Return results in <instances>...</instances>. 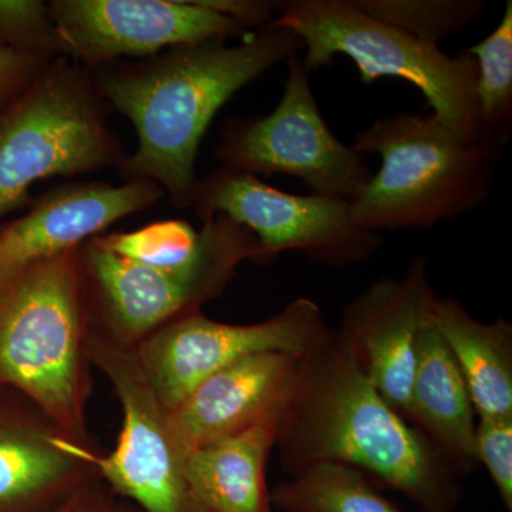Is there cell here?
<instances>
[{
  "label": "cell",
  "instance_id": "obj_1",
  "mask_svg": "<svg viewBox=\"0 0 512 512\" xmlns=\"http://www.w3.org/2000/svg\"><path fill=\"white\" fill-rule=\"evenodd\" d=\"M275 447L291 476L338 463L370 474L424 512H454L460 500L457 471L384 402L338 330L302 356Z\"/></svg>",
  "mask_w": 512,
  "mask_h": 512
},
{
  "label": "cell",
  "instance_id": "obj_2",
  "mask_svg": "<svg viewBox=\"0 0 512 512\" xmlns=\"http://www.w3.org/2000/svg\"><path fill=\"white\" fill-rule=\"evenodd\" d=\"M303 50L288 29H262L239 45L208 40L164 50L138 64L99 66L93 76L106 103L136 128L127 181L156 183L177 207H190L200 180L198 150L211 121L228 100L278 63Z\"/></svg>",
  "mask_w": 512,
  "mask_h": 512
},
{
  "label": "cell",
  "instance_id": "obj_3",
  "mask_svg": "<svg viewBox=\"0 0 512 512\" xmlns=\"http://www.w3.org/2000/svg\"><path fill=\"white\" fill-rule=\"evenodd\" d=\"M80 248L0 278V386L28 397L77 443L99 450L87 430L92 312Z\"/></svg>",
  "mask_w": 512,
  "mask_h": 512
},
{
  "label": "cell",
  "instance_id": "obj_4",
  "mask_svg": "<svg viewBox=\"0 0 512 512\" xmlns=\"http://www.w3.org/2000/svg\"><path fill=\"white\" fill-rule=\"evenodd\" d=\"M353 148L382 158L350 200L353 221L376 232L429 229L476 211L501 158V147L464 140L433 113L383 117L356 134Z\"/></svg>",
  "mask_w": 512,
  "mask_h": 512
},
{
  "label": "cell",
  "instance_id": "obj_5",
  "mask_svg": "<svg viewBox=\"0 0 512 512\" xmlns=\"http://www.w3.org/2000/svg\"><path fill=\"white\" fill-rule=\"evenodd\" d=\"M264 29H288L303 42L306 72H318L346 56L360 82L406 80L423 93L434 116L464 140L480 138L477 62L470 53L448 56L439 46L370 18L352 0H286Z\"/></svg>",
  "mask_w": 512,
  "mask_h": 512
},
{
  "label": "cell",
  "instance_id": "obj_6",
  "mask_svg": "<svg viewBox=\"0 0 512 512\" xmlns=\"http://www.w3.org/2000/svg\"><path fill=\"white\" fill-rule=\"evenodd\" d=\"M93 76L69 57L50 60L0 114V220L37 181L76 177L124 161Z\"/></svg>",
  "mask_w": 512,
  "mask_h": 512
},
{
  "label": "cell",
  "instance_id": "obj_7",
  "mask_svg": "<svg viewBox=\"0 0 512 512\" xmlns=\"http://www.w3.org/2000/svg\"><path fill=\"white\" fill-rule=\"evenodd\" d=\"M197 258L167 271L121 258L96 238L80 248L92 325L136 346L171 320L218 298L245 261L259 264L258 241L247 228L214 215L204 220Z\"/></svg>",
  "mask_w": 512,
  "mask_h": 512
},
{
  "label": "cell",
  "instance_id": "obj_8",
  "mask_svg": "<svg viewBox=\"0 0 512 512\" xmlns=\"http://www.w3.org/2000/svg\"><path fill=\"white\" fill-rule=\"evenodd\" d=\"M89 357L109 377L123 410L117 446L109 454L80 448L97 476L143 512H205L184 477V454L175 443L168 410L148 383L134 346L110 338L90 322Z\"/></svg>",
  "mask_w": 512,
  "mask_h": 512
},
{
  "label": "cell",
  "instance_id": "obj_9",
  "mask_svg": "<svg viewBox=\"0 0 512 512\" xmlns=\"http://www.w3.org/2000/svg\"><path fill=\"white\" fill-rule=\"evenodd\" d=\"M192 205L202 221L221 214L247 228L258 241L261 265L298 251L318 264L346 268L383 247L380 232L353 221L350 201L288 194L227 167L200 180Z\"/></svg>",
  "mask_w": 512,
  "mask_h": 512
},
{
  "label": "cell",
  "instance_id": "obj_10",
  "mask_svg": "<svg viewBox=\"0 0 512 512\" xmlns=\"http://www.w3.org/2000/svg\"><path fill=\"white\" fill-rule=\"evenodd\" d=\"M284 96L265 117L229 119L221 128L222 167L255 175L298 178L312 194L353 200L370 174L362 154L339 140L323 120L302 56L286 60Z\"/></svg>",
  "mask_w": 512,
  "mask_h": 512
},
{
  "label": "cell",
  "instance_id": "obj_11",
  "mask_svg": "<svg viewBox=\"0 0 512 512\" xmlns=\"http://www.w3.org/2000/svg\"><path fill=\"white\" fill-rule=\"evenodd\" d=\"M330 333L318 303L299 298L252 325L215 322L201 311L187 313L134 348L148 383L170 412L205 379L245 357L266 352L303 356Z\"/></svg>",
  "mask_w": 512,
  "mask_h": 512
},
{
  "label": "cell",
  "instance_id": "obj_12",
  "mask_svg": "<svg viewBox=\"0 0 512 512\" xmlns=\"http://www.w3.org/2000/svg\"><path fill=\"white\" fill-rule=\"evenodd\" d=\"M49 10L62 55L92 66L255 33L197 0H53Z\"/></svg>",
  "mask_w": 512,
  "mask_h": 512
},
{
  "label": "cell",
  "instance_id": "obj_13",
  "mask_svg": "<svg viewBox=\"0 0 512 512\" xmlns=\"http://www.w3.org/2000/svg\"><path fill=\"white\" fill-rule=\"evenodd\" d=\"M437 296L429 258L419 255L399 278H380L346 303L339 335L384 402L406 420L417 345Z\"/></svg>",
  "mask_w": 512,
  "mask_h": 512
},
{
  "label": "cell",
  "instance_id": "obj_14",
  "mask_svg": "<svg viewBox=\"0 0 512 512\" xmlns=\"http://www.w3.org/2000/svg\"><path fill=\"white\" fill-rule=\"evenodd\" d=\"M164 197L153 181L77 183L46 194L33 210L0 231V278L23 266L82 247L114 222Z\"/></svg>",
  "mask_w": 512,
  "mask_h": 512
},
{
  "label": "cell",
  "instance_id": "obj_15",
  "mask_svg": "<svg viewBox=\"0 0 512 512\" xmlns=\"http://www.w3.org/2000/svg\"><path fill=\"white\" fill-rule=\"evenodd\" d=\"M302 356L258 353L205 379L168 412L175 443L185 454L234 436L272 414L291 396Z\"/></svg>",
  "mask_w": 512,
  "mask_h": 512
},
{
  "label": "cell",
  "instance_id": "obj_16",
  "mask_svg": "<svg viewBox=\"0 0 512 512\" xmlns=\"http://www.w3.org/2000/svg\"><path fill=\"white\" fill-rule=\"evenodd\" d=\"M82 447L23 394L0 407V512L49 511L99 477Z\"/></svg>",
  "mask_w": 512,
  "mask_h": 512
},
{
  "label": "cell",
  "instance_id": "obj_17",
  "mask_svg": "<svg viewBox=\"0 0 512 512\" xmlns=\"http://www.w3.org/2000/svg\"><path fill=\"white\" fill-rule=\"evenodd\" d=\"M284 410L241 433L185 454V481L202 510L271 512L266 466L278 440Z\"/></svg>",
  "mask_w": 512,
  "mask_h": 512
},
{
  "label": "cell",
  "instance_id": "obj_18",
  "mask_svg": "<svg viewBox=\"0 0 512 512\" xmlns=\"http://www.w3.org/2000/svg\"><path fill=\"white\" fill-rule=\"evenodd\" d=\"M406 420L429 437L457 474L476 464V409L453 353L431 320L417 345Z\"/></svg>",
  "mask_w": 512,
  "mask_h": 512
},
{
  "label": "cell",
  "instance_id": "obj_19",
  "mask_svg": "<svg viewBox=\"0 0 512 512\" xmlns=\"http://www.w3.org/2000/svg\"><path fill=\"white\" fill-rule=\"evenodd\" d=\"M431 323L453 353L480 419H512V326L474 319L454 298H436Z\"/></svg>",
  "mask_w": 512,
  "mask_h": 512
},
{
  "label": "cell",
  "instance_id": "obj_20",
  "mask_svg": "<svg viewBox=\"0 0 512 512\" xmlns=\"http://www.w3.org/2000/svg\"><path fill=\"white\" fill-rule=\"evenodd\" d=\"M271 504L282 512H403L365 473L338 463L303 468L276 485Z\"/></svg>",
  "mask_w": 512,
  "mask_h": 512
},
{
  "label": "cell",
  "instance_id": "obj_21",
  "mask_svg": "<svg viewBox=\"0 0 512 512\" xmlns=\"http://www.w3.org/2000/svg\"><path fill=\"white\" fill-rule=\"evenodd\" d=\"M477 62V100L480 138L501 147L512 123V2L503 19L483 42L467 50Z\"/></svg>",
  "mask_w": 512,
  "mask_h": 512
},
{
  "label": "cell",
  "instance_id": "obj_22",
  "mask_svg": "<svg viewBox=\"0 0 512 512\" xmlns=\"http://www.w3.org/2000/svg\"><path fill=\"white\" fill-rule=\"evenodd\" d=\"M370 18L439 46L480 18L481 0H352Z\"/></svg>",
  "mask_w": 512,
  "mask_h": 512
},
{
  "label": "cell",
  "instance_id": "obj_23",
  "mask_svg": "<svg viewBox=\"0 0 512 512\" xmlns=\"http://www.w3.org/2000/svg\"><path fill=\"white\" fill-rule=\"evenodd\" d=\"M96 241L121 258L167 271L192 264L201 248L200 231L180 220L158 221L137 231L100 235Z\"/></svg>",
  "mask_w": 512,
  "mask_h": 512
},
{
  "label": "cell",
  "instance_id": "obj_24",
  "mask_svg": "<svg viewBox=\"0 0 512 512\" xmlns=\"http://www.w3.org/2000/svg\"><path fill=\"white\" fill-rule=\"evenodd\" d=\"M0 39L12 49L46 59L63 57L49 5L36 0H0Z\"/></svg>",
  "mask_w": 512,
  "mask_h": 512
},
{
  "label": "cell",
  "instance_id": "obj_25",
  "mask_svg": "<svg viewBox=\"0 0 512 512\" xmlns=\"http://www.w3.org/2000/svg\"><path fill=\"white\" fill-rule=\"evenodd\" d=\"M476 460L484 464L508 512L512 511V419H480L474 437Z\"/></svg>",
  "mask_w": 512,
  "mask_h": 512
},
{
  "label": "cell",
  "instance_id": "obj_26",
  "mask_svg": "<svg viewBox=\"0 0 512 512\" xmlns=\"http://www.w3.org/2000/svg\"><path fill=\"white\" fill-rule=\"evenodd\" d=\"M46 512H143L100 477L87 481Z\"/></svg>",
  "mask_w": 512,
  "mask_h": 512
},
{
  "label": "cell",
  "instance_id": "obj_27",
  "mask_svg": "<svg viewBox=\"0 0 512 512\" xmlns=\"http://www.w3.org/2000/svg\"><path fill=\"white\" fill-rule=\"evenodd\" d=\"M49 62L43 56L0 47V99L22 93Z\"/></svg>",
  "mask_w": 512,
  "mask_h": 512
}]
</instances>
